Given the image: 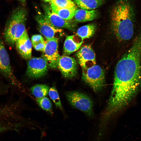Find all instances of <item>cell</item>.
<instances>
[{
    "instance_id": "cell-19",
    "label": "cell",
    "mask_w": 141,
    "mask_h": 141,
    "mask_svg": "<svg viewBox=\"0 0 141 141\" xmlns=\"http://www.w3.org/2000/svg\"><path fill=\"white\" fill-rule=\"evenodd\" d=\"M50 88L48 86L38 84L32 87L31 90L33 95L37 98L46 96L48 94Z\"/></svg>"
},
{
    "instance_id": "cell-6",
    "label": "cell",
    "mask_w": 141,
    "mask_h": 141,
    "mask_svg": "<svg viewBox=\"0 0 141 141\" xmlns=\"http://www.w3.org/2000/svg\"><path fill=\"white\" fill-rule=\"evenodd\" d=\"M48 66L44 57L31 58L27 62L26 74L32 78L42 77L47 74Z\"/></svg>"
},
{
    "instance_id": "cell-27",
    "label": "cell",
    "mask_w": 141,
    "mask_h": 141,
    "mask_svg": "<svg viewBox=\"0 0 141 141\" xmlns=\"http://www.w3.org/2000/svg\"><path fill=\"white\" fill-rule=\"evenodd\" d=\"M20 0L21 1H25L26 0Z\"/></svg>"
},
{
    "instance_id": "cell-23",
    "label": "cell",
    "mask_w": 141,
    "mask_h": 141,
    "mask_svg": "<svg viewBox=\"0 0 141 141\" xmlns=\"http://www.w3.org/2000/svg\"><path fill=\"white\" fill-rule=\"evenodd\" d=\"M50 4L58 8H70L75 6L71 0H51Z\"/></svg>"
},
{
    "instance_id": "cell-15",
    "label": "cell",
    "mask_w": 141,
    "mask_h": 141,
    "mask_svg": "<svg viewBox=\"0 0 141 141\" xmlns=\"http://www.w3.org/2000/svg\"><path fill=\"white\" fill-rule=\"evenodd\" d=\"M98 15V12L97 10L77 9L74 18L77 22H84L92 20L97 18Z\"/></svg>"
},
{
    "instance_id": "cell-9",
    "label": "cell",
    "mask_w": 141,
    "mask_h": 141,
    "mask_svg": "<svg viewBox=\"0 0 141 141\" xmlns=\"http://www.w3.org/2000/svg\"><path fill=\"white\" fill-rule=\"evenodd\" d=\"M57 67L65 77L72 78L75 77L77 72V66L75 59L63 55L60 56L57 62Z\"/></svg>"
},
{
    "instance_id": "cell-18",
    "label": "cell",
    "mask_w": 141,
    "mask_h": 141,
    "mask_svg": "<svg viewBox=\"0 0 141 141\" xmlns=\"http://www.w3.org/2000/svg\"><path fill=\"white\" fill-rule=\"evenodd\" d=\"M96 28L94 24H88L79 28L77 30V34L83 39L89 38L94 34Z\"/></svg>"
},
{
    "instance_id": "cell-5",
    "label": "cell",
    "mask_w": 141,
    "mask_h": 141,
    "mask_svg": "<svg viewBox=\"0 0 141 141\" xmlns=\"http://www.w3.org/2000/svg\"><path fill=\"white\" fill-rule=\"evenodd\" d=\"M66 96L68 102L73 107L82 111L89 117L93 116V102L89 96L77 91L68 92Z\"/></svg>"
},
{
    "instance_id": "cell-21",
    "label": "cell",
    "mask_w": 141,
    "mask_h": 141,
    "mask_svg": "<svg viewBox=\"0 0 141 141\" xmlns=\"http://www.w3.org/2000/svg\"><path fill=\"white\" fill-rule=\"evenodd\" d=\"M37 101L39 106L43 109L50 114H52V104L48 98L45 96L37 98Z\"/></svg>"
},
{
    "instance_id": "cell-7",
    "label": "cell",
    "mask_w": 141,
    "mask_h": 141,
    "mask_svg": "<svg viewBox=\"0 0 141 141\" xmlns=\"http://www.w3.org/2000/svg\"><path fill=\"white\" fill-rule=\"evenodd\" d=\"M0 73L12 84L15 85H18L12 69L8 54L3 43L1 40Z\"/></svg>"
},
{
    "instance_id": "cell-12",
    "label": "cell",
    "mask_w": 141,
    "mask_h": 141,
    "mask_svg": "<svg viewBox=\"0 0 141 141\" xmlns=\"http://www.w3.org/2000/svg\"><path fill=\"white\" fill-rule=\"evenodd\" d=\"M76 56L82 69H87L96 65L95 55L90 45L82 46L76 53Z\"/></svg>"
},
{
    "instance_id": "cell-10",
    "label": "cell",
    "mask_w": 141,
    "mask_h": 141,
    "mask_svg": "<svg viewBox=\"0 0 141 141\" xmlns=\"http://www.w3.org/2000/svg\"><path fill=\"white\" fill-rule=\"evenodd\" d=\"M36 19L39 31L46 39L54 37L55 34L60 31V29L53 26L44 14L39 10L37 11Z\"/></svg>"
},
{
    "instance_id": "cell-13",
    "label": "cell",
    "mask_w": 141,
    "mask_h": 141,
    "mask_svg": "<svg viewBox=\"0 0 141 141\" xmlns=\"http://www.w3.org/2000/svg\"><path fill=\"white\" fill-rule=\"evenodd\" d=\"M15 45L18 52L23 58L26 60L31 58L32 44L26 30Z\"/></svg>"
},
{
    "instance_id": "cell-3",
    "label": "cell",
    "mask_w": 141,
    "mask_h": 141,
    "mask_svg": "<svg viewBox=\"0 0 141 141\" xmlns=\"http://www.w3.org/2000/svg\"><path fill=\"white\" fill-rule=\"evenodd\" d=\"M27 15L26 9L18 8L13 11L8 20L4 31V37L10 45H14L26 30Z\"/></svg>"
},
{
    "instance_id": "cell-4",
    "label": "cell",
    "mask_w": 141,
    "mask_h": 141,
    "mask_svg": "<svg viewBox=\"0 0 141 141\" xmlns=\"http://www.w3.org/2000/svg\"><path fill=\"white\" fill-rule=\"evenodd\" d=\"M82 79L96 92L100 91L105 84V72L100 66L95 65L82 69Z\"/></svg>"
},
{
    "instance_id": "cell-8",
    "label": "cell",
    "mask_w": 141,
    "mask_h": 141,
    "mask_svg": "<svg viewBox=\"0 0 141 141\" xmlns=\"http://www.w3.org/2000/svg\"><path fill=\"white\" fill-rule=\"evenodd\" d=\"M45 46L43 51L44 58L48 66L55 69L58 68L57 62L60 56L58 51V40L55 37L46 39Z\"/></svg>"
},
{
    "instance_id": "cell-20",
    "label": "cell",
    "mask_w": 141,
    "mask_h": 141,
    "mask_svg": "<svg viewBox=\"0 0 141 141\" xmlns=\"http://www.w3.org/2000/svg\"><path fill=\"white\" fill-rule=\"evenodd\" d=\"M31 40L32 45L36 50L38 51H44L46 42L41 35L37 34L33 35Z\"/></svg>"
},
{
    "instance_id": "cell-11",
    "label": "cell",
    "mask_w": 141,
    "mask_h": 141,
    "mask_svg": "<svg viewBox=\"0 0 141 141\" xmlns=\"http://www.w3.org/2000/svg\"><path fill=\"white\" fill-rule=\"evenodd\" d=\"M44 14L49 22L54 26L58 28H63L70 31H74L76 25L71 20H64L54 12L50 7L44 5Z\"/></svg>"
},
{
    "instance_id": "cell-2",
    "label": "cell",
    "mask_w": 141,
    "mask_h": 141,
    "mask_svg": "<svg viewBox=\"0 0 141 141\" xmlns=\"http://www.w3.org/2000/svg\"><path fill=\"white\" fill-rule=\"evenodd\" d=\"M134 6L131 0H119L113 9L111 18L112 29L120 41L130 39L134 33Z\"/></svg>"
},
{
    "instance_id": "cell-17",
    "label": "cell",
    "mask_w": 141,
    "mask_h": 141,
    "mask_svg": "<svg viewBox=\"0 0 141 141\" xmlns=\"http://www.w3.org/2000/svg\"><path fill=\"white\" fill-rule=\"evenodd\" d=\"M75 3L81 9L94 10L101 5L104 0H74Z\"/></svg>"
},
{
    "instance_id": "cell-1",
    "label": "cell",
    "mask_w": 141,
    "mask_h": 141,
    "mask_svg": "<svg viewBox=\"0 0 141 141\" xmlns=\"http://www.w3.org/2000/svg\"><path fill=\"white\" fill-rule=\"evenodd\" d=\"M141 85V36H137L116 66L112 90L102 119L108 122L128 105Z\"/></svg>"
},
{
    "instance_id": "cell-22",
    "label": "cell",
    "mask_w": 141,
    "mask_h": 141,
    "mask_svg": "<svg viewBox=\"0 0 141 141\" xmlns=\"http://www.w3.org/2000/svg\"><path fill=\"white\" fill-rule=\"evenodd\" d=\"M48 94L50 98L53 102L55 105L61 110H62V105L56 89L54 86L50 88Z\"/></svg>"
},
{
    "instance_id": "cell-26",
    "label": "cell",
    "mask_w": 141,
    "mask_h": 141,
    "mask_svg": "<svg viewBox=\"0 0 141 141\" xmlns=\"http://www.w3.org/2000/svg\"><path fill=\"white\" fill-rule=\"evenodd\" d=\"M51 0H43L44 2H50Z\"/></svg>"
},
{
    "instance_id": "cell-25",
    "label": "cell",
    "mask_w": 141,
    "mask_h": 141,
    "mask_svg": "<svg viewBox=\"0 0 141 141\" xmlns=\"http://www.w3.org/2000/svg\"><path fill=\"white\" fill-rule=\"evenodd\" d=\"M11 128L7 125L0 124V133L10 130Z\"/></svg>"
},
{
    "instance_id": "cell-14",
    "label": "cell",
    "mask_w": 141,
    "mask_h": 141,
    "mask_svg": "<svg viewBox=\"0 0 141 141\" xmlns=\"http://www.w3.org/2000/svg\"><path fill=\"white\" fill-rule=\"evenodd\" d=\"M83 40L77 34L67 36L64 44V55H69L78 50L83 43Z\"/></svg>"
},
{
    "instance_id": "cell-16",
    "label": "cell",
    "mask_w": 141,
    "mask_h": 141,
    "mask_svg": "<svg viewBox=\"0 0 141 141\" xmlns=\"http://www.w3.org/2000/svg\"><path fill=\"white\" fill-rule=\"evenodd\" d=\"M52 10L62 19L67 20H71L74 17L75 11L77 9L75 6L72 7L58 8L50 5Z\"/></svg>"
},
{
    "instance_id": "cell-24",
    "label": "cell",
    "mask_w": 141,
    "mask_h": 141,
    "mask_svg": "<svg viewBox=\"0 0 141 141\" xmlns=\"http://www.w3.org/2000/svg\"><path fill=\"white\" fill-rule=\"evenodd\" d=\"M13 108L12 105L7 104L0 105V119L11 116L13 113Z\"/></svg>"
}]
</instances>
